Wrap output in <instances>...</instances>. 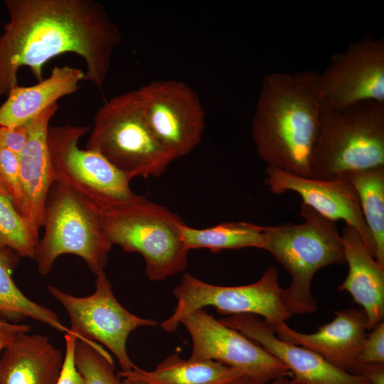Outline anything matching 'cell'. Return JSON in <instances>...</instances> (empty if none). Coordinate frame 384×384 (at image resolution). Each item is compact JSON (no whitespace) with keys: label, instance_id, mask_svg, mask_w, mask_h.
<instances>
[{"label":"cell","instance_id":"1","mask_svg":"<svg viewBox=\"0 0 384 384\" xmlns=\"http://www.w3.org/2000/svg\"><path fill=\"white\" fill-rule=\"evenodd\" d=\"M4 4L9 20L0 35V97L18 85L22 67L41 82L46 63L67 53L84 60L85 80L101 89L122 36L100 2L5 0Z\"/></svg>","mask_w":384,"mask_h":384},{"label":"cell","instance_id":"2","mask_svg":"<svg viewBox=\"0 0 384 384\" xmlns=\"http://www.w3.org/2000/svg\"><path fill=\"white\" fill-rule=\"evenodd\" d=\"M323 107L319 72L267 75L252 126V138L259 157L267 166L309 178Z\"/></svg>","mask_w":384,"mask_h":384},{"label":"cell","instance_id":"3","mask_svg":"<svg viewBox=\"0 0 384 384\" xmlns=\"http://www.w3.org/2000/svg\"><path fill=\"white\" fill-rule=\"evenodd\" d=\"M95 208L112 245L139 253L150 280L163 281L186 270L188 250L181 237L183 222L177 214L138 195Z\"/></svg>","mask_w":384,"mask_h":384},{"label":"cell","instance_id":"4","mask_svg":"<svg viewBox=\"0 0 384 384\" xmlns=\"http://www.w3.org/2000/svg\"><path fill=\"white\" fill-rule=\"evenodd\" d=\"M303 222L265 226V250L291 275L282 299L291 315L314 313L318 306L311 284L322 267L346 263L341 235L332 221L302 203Z\"/></svg>","mask_w":384,"mask_h":384},{"label":"cell","instance_id":"5","mask_svg":"<svg viewBox=\"0 0 384 384\" xmlns=\"http://www.w3.org/2000/svg\"><path fill=\"white\" fill-rule=\"evenodd\" d=\"M384 166V103L364 100L323 107L310 178L330 180Z\"/></svg>","mask_w":384,"mask_h":384},{"label":"cell","instance_id":"6","mask_svg":"<svg viewBox=\"0 0 384 384\" xmlns=\"http://www.w3.org/2000/svg\"><path fill=\"white\" fill-rule=\"evenodd\" d=\"M86 149L131 179L159 177L174 161L152 133L137 90L113 97L97 110Z\"/></svg>","mask_w":384,"mask_h":384},{"label":"cell","instance_id":"7","mask_svg":"<svg viewBox=\"0 0 384 384\" xmlns=\"http://www.w3.org/2000/svg\"><path fill=\"white\" fill-rule=\"evenodd\" d=\"M45 233L35 250L41 274H48L64 254L81 257L95 274L104 270L112 247L95 206L71 188L53 183L49 190Z\"/></svg>","mask_w":384,"mask_h":384},{"label":"cell","instance_id":"8","mask_svg":"<svg viewBox=\"0 0 384 384\" xmlns=\"http://www.w3.org/2000/svg\"><path fill=\"white\" fill-rule=\"evenodd\" d=\"M177 304L172 314L161 323L162 329L174 332L188 314L206 306L225 315L250 314L272 327L292 316L286 310L277 268L270 265L255 282L242 286H218L206 283L186 272L173 289Z\"/></svg>","mask_w":384,"mask_h":384},{"label":"cell","instance_id":"9","mask_svg":"<svg viewBox=\"0 0 384 384\" xmlns=\"http://www.w3.org/2000/svg\"><path fill=\"white\" fill-rule=\"evenodd\" d=\"M90 127L65 124L49 127L48 146L53 181L67 186L95 207L137 196L131 178L99 153L81 149L80 138Z\"/></svg>","mask_w":384,"mask_h":384},{"label":"cell","instance_id":"10","mask_svg":"<svg viewBox=\"0 0 384 384\" xmlns=\"http://www.w3.org/2000/svg\"><path fill=\"white\" fill-rule=\"evenodd\" d=\"M95 291L87 297H75L59 288L48 285V291L67 311L70 330L78 340L91 345L100 342L117 358L121 370L137 366L127 351L129 334L139 327L154 326L153 319L139 317L127 311L115 298L104 270L96 274Z\"/></svg>","mask_w":384,"mask_h":384},{"label":"cell","instance_id":"11","mask_svg":"<svg viewBox=\"0 0 384 384\" xmlns=\"http://www.w3.org/2000/svg\"><path fill=\"white\" fill-rule=\"evenodd\" d=\"M147 123L174 161L194 149L206 127V112L197 93L175 80L153 81L137 90Z\"/></svg>","mask_w":384,"mask_h":384},{"label":"cell","instance_id":"12","mask_svg":"<svg viewBox=\"0 0 384 384\" xmlns=\"http://www.w3.org/2000/svg\"><path fill=\"white\" fill-rule=\"evenodd\" d=\"M192 341L190 358L212 360L240 371L260 384L292 377L288 367L240 331L215 319L203 309L184 316Z\"/></svg>","mask_w":384,"mask_h":384},{"label":"cell","instance_id":"13","mask_svg":"<svg viewBox=\"0 0 384 384\" xmlns=\"http://www.w3.org/2000/svg\"><path fill=\"white\" fill-rule=\"evenodd\" d=\"M324 106L341 109L364 101L384 103V40L368 34L336 53L320 73Z\"/></svg>","mask_w":384,"mask_h":384},{"label":"cell","instance_id":"14","mask_svg":"<svg viewBox=\"0 0 384 384\" xmlns=\"http://www.w3.org/2000/svg\"><path fill=\"white\" fill-rule=\"evenodd\" d=\"M265 183L274 194L287 191L297 193L303 203L324 217L336 222L343 220L353 228L374 257V243L365 221L358 195L349 181L343 177L318 180L294 175L267 166Z\"/></svg>","mask_w":384,"mask_h":384},{"label":"cell","instance_id":"15","mask_svg":"<svg viewBox=\"0 0 384 384\" xmlns=\"http://www.w3.org/2000/svg\"><path fill=\"white\" fill-rule=\"evenodd\" d=\"M219 320L286 365L298 384H369L363 376L334 366L312 351L279 338L273 327L257 316L235 314Z\"/></svg>","mask_w":384,"mask_h":384},{"label":"cell","instance_id":"16","mask_svg":"<svg viewBox=\"0 0 384 384\" xmlns=\"http://www.w3.org/2000/svg\"><path fill=\"white\" fill-rule=\"evenodd\" d=\"M58 110L52 105L26 124L28 137L18 154L22 202L18 213L32 235L39 240V232L45 223L46 204L54 183L48 146L50 121Z\"/></svg>","mask_w":384,"mask_h":384},{"label":"cell","instance_id":"17","mask_svg":"<svg viewBox=\"0 0 384 384\" xmlns=\"http://www.w3.org/2000/svg\"><path fill=\"white\" fill-rule=\"evenodd\" d=\"M273 329L279 338L308 348L334 366L356 374L368 330L367 316L361 308H349L334 311L333 320L312 334L297 331L285 322Z\"/></svg>","mask_w":384,"mask_h":384},{"label":"cell","instance_id":"18","mask_svg":"<svg viewBox=\"0 0 384 384\" xmlns=\"http://www.w3.org/2000/svg\"><path fill=\"white\" fill-rule=\"evenodd\" d=\"M63 361L48 336L18 333L0 353V384H57Z\"/></svg>","mask_w":384,"mask_h":384},{"label":"cell","instance_id":"19","mask_svg":"<svg viewBox=\"0 0 384 384\" xmlns=\"http://www.w3.org/2000/svg\"><path fill=\"white\" fill-rule=\"evenodd\" d=\"M341 238L348 272L337 289L349 293L361 306L367 316V329L371 330L384 317V267L375 260L353 228L345 225Z\"/></svg>","mask_w":384,"mask_h":384},{"label":"cell","instance_id":"20","mask_svg":"<svg viewBox=\"0 0 384 384\" xmlns=\"http://www.w3.org/2000/svg\"><path fill=\"white\" fill-rule=\"evenodd\" d=\"M85 80V71L65 65L55 66L48 78L35 85L13 87L0 105V126L14 128L27 124L60 98L72 95Z\"/></svg>","mask_w":384,"mask_h":384},{"label":"cell","instance_id":"21","mask_svg":"<svg viewBox=\"0 0 384 384\" xmlns=\"http://www.w3.org/2000/svg\"><path fill=\"white\" fill-rule=\"evenodd\" d=\"M117 375L123 379L151 384H233L244 376L240 371L219 362L184 359L178 353L167 356L152 370L137 366L131 370H120Z\"/></svg>","mask_w":384,"mask_h":384},{"label":"cell","instance_id":"22","mask_svg":"<svg viewBox=\"0 0 384 384\" xmlns=\"http://www.w3.org/2000/svg\"><path fill=\"white\" fill-rule=\"evenodd\" d=\"M17 256L10 250H0V318L14 324L29 318L60 332L73 333L55 311L28 299L16 285L12 271L17 264Z\"/></svg>","mask_w":384,"mask_h":384},{"label":"cell","instance_id":"23","mask_svg":"<svg viewBox=\"0 0 384 384\" xmlns=\"http://www.w3.org/2000/svg\"><path fill=\"white\" fill-rule=\"evenodd\" d=\"M180 233L188 251L200 248L213 252L245 247L263 250L266 242L265 226L245 221L225 222L202 229L183 223L180 225Z\"/></svg>","mask_w":384,"mask_h":384},{"label":"cell","instance_id":"24","mask_svg":"<svg viewBox=\"0 0 384 384\" xmlns=\"http://www.w3.org/2000/svg\"><path fill=\"white\" fill-rule=\"evenodd\" d=\"M358 195L374 243V258L384 267V166L345 174Z\"/></svg>","mask_w":384,"mask_h":384},{"label":"cell","instance_id":"25","mask_svg":"<svg viewBox=\"0 0 384 384\" xmlns=\"http://www.w3.org/2000/svg\"><path fill=\"white\" fill-rule=\"evenodd\" d=\"M74 362L85 384H123L110 353L98 343L77 339Z\"/></svg>","mask_w":384,"mask_h":384},{"label":"cell","instance_id":"26","mask_svg":"<svg viewBox=\"0 0 384 384\" xmlns=\"http://www.w3.org/2000/svg\"><path fill=\"white\" fill-rule=\"evenodd\" d=\"M38 242L11 201L0 194V250L33 259Z\"/></svg>","mask_w":384,"mask_h":384},{"label":"cell","instance_id":"27","mask_svg":"<svg viewBox=\"0 0 384 384\" xmlns=\"http://www.w3.org/2000/svg\"><path fill=\"white\" fill-rule=\"evenodd\" d=\"M0 194L9 199L18 212L22 202L18 155L1 147Z\"/></svg>","mask_w":384,"mask_h":384},{"label":"cell","instance_id":"28","mask_svg":"<svg viewBox=\"0 0 384 384\" xmlns=\"http://www.w3.org/2000/svg\"><path fill=\"white\" fill-rule=\"evenodd\" d=\"M358 363H384L383 321L366 334L358 358Z\"/></svg>","mask_w":384,"mask_h":384},{"label":"cell","instance_id":"29","mask_svg":"<svg viewBox=\"0 0 384 384\" xmlns=\"http://www.w3.org/2000/svg\"><path fill=\"white\" fill-rule=\"evenodd\" d=\"M65 353L62 372L57 384H85L74 362V350L77 339L75 333L65 334Z\"/></svg>","mask_w":384,"mask_h":384},{"label":"cell","instance_id":"30","mask_svg":"<svg viewBox=\"0 0 384 384\" xmlns=\"http://www.w3.org/2000/svg\"><path fill=\"white\" fill-rule=\"evenodd\" d=\"M28 137L27 124L11 128L0 126V147L9 149L18 155Z\"/></svg>","mask_w":384,"mask_h":384},{"label":"cell","instance_id":"31","mask_svg":"<svg viewBox=\"0 0 384 384\" xmlns=\"http://www.w3.org/2000/svg\"><path fill=\"white\" fill-rule=\"evenodd\" d=\"M356 374L365 378L369 384H384V363H358Z\"/></svg>","mask_w":384,"mask_h":384},{"label":"cell","instance_id":"32","mask_svg":"<svg viewBox=\"0 0 384 384\" xmlns=\"http://www.w3.org/2000/svg\"><path fill=\"white\" fill-rule=\"evenodd\" d=\"M30 326L26 324H11L0 325V353L18 333L29 332Z\"/></svg>","mask_w":384,"mask_h":384},{"label":"cell","instance_id":"33","mask_svg":"<svg viewBox=\"0 0 384 384\" xmlns=\"http://www.w3.org/2000/svg\"><path fill=\"white\" fill-rule=\"evenodd\" d=\"M268 384H298L291 377L278 378Z\"/></svg>","mask_w":384,"mask_h":384},{"label":"cell","instance_id":"34","mask_svg":"<svg viewBox=\"0 0 384 384\" xmlns=\"http://www.w3.org/2000/svg\"><path fill=\"white\" fill-rule=\"evenodd\" d=\"M233 384H260V383H259L253 380L252 379L244 375Z\"/></svg>","mask_w":384,"mask_h":384},{"label":"cell","instance_id":"35","mask_svg":"<svg viewBox=\"0 0 384 384\" xmlns=\"http://www.w3.org/2000/svg\"><path fill=\"white\" fill-rule=\"evenodd\" d=\"M122 382H123V384H151L149 383H146L144 381L127 380V379H123Z\"/></svg>","mask_w":384,"mask_h":384},{"label":"cell","instance_id":"36","mask_svg":"<svg viewBox=\"0 0 384 384\" xmlns=\"http://www.w3.org/2000/svg\"><path fill=\"white\" fill-rule=\"evenodd\" d=\"M11 324H12V323H10V322L0 318V325H9Z\"/></svg>","mask_w":384,"mask_h":384},{"label":"cell","instance_id":"37","mask_svg":"<svg viewBox=\"0 0 384 384\" xmlns=\"http://www.w3.org/2000/svg\"></svg>","mask_w":384,"mask_h":384}]
</instances>
